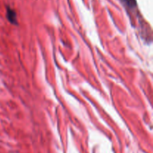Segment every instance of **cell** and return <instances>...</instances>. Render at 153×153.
<instances>
[{
	"label": "cell",
	"instance_id": "6da1fadb",
	"mask_svg": "<svg viewBox=\"0 0 153 153\" xmlns=\"http://www.w3.org/2000/svg\"><path fill=\"white\" fill-rule=\"evenodd\" d=\"M7 18L12 24H16V15L14 10H13L11 8L8 7L7 8Z\"/></svg>",
	"mask_w": 153,
	"mask_h": 153
}]
</instances>
